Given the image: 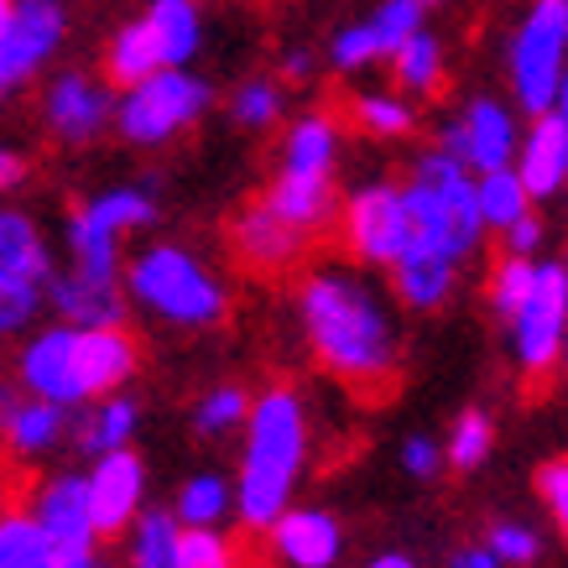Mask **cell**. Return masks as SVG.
Wrapping results in <instances>:
<instances>
[{
    "instance_id": "6da1fadb",
    "label": "cell",
    "mask_w": 568,
    "mask_h": 568,
    "mask_svg": "<svg viewBox=\"0 0 568 568\" xmlns=\"http://www.w3.org/2000/svg\"><path fill=\"white\" fill-rule=\"evenodd\" d=\"M303 345L339 386L386 392L402 371L396 303L355 266H313L293 297Z\"/></svg>"
},
{
    "instance_id": "7a4b0ae2",
    "label": "cell",
    "mask_w": 568,
    "mask_h": 568,
    "mask_svg": "<svg viewBox=\"0 0 568 568\" xmlns=\"http://www.w3.org/2000/svg\"><path fill=\"white\" fill-rule=\"evenodd\" d=\"M313 448V417L308 402L293 386L251 396V413L241 428V465L230 475L235 490V521L245 532H266L287 506L297 500L303 469Z\"/></svg>"
},
{
    "instance_id": "3957f363",
    "label": "cell",
    "mask_w": 568,
    "mask_h": 568,
    "mask_svg": "<svg viewBox=\"0 0 568 568\" xmlns=\"http://www.w3.org/2000/svg\"><path fill=\"white\" fill-rule=\"evenodd\" d=\"M141 349L125 328H73V324H48L17 355V381L21 392L79 413L100 396L125 392V381L136 376Z\"/></svg>"
},
{
    "instance_id": "277c9868",
    "label": "cell",
    "mask_w": 568,
    "mask_h": 568,
    "mask_svg": "<svg viewBox=\"0 0 568 568\" xmlns=\"http://www.w3.org/2000/svg\"><path fill=\"white\" fill-rule=\"evenodd\" d=\"M121 293L141 313H152L168 328H220L230 318V287L220 272H209L189 245L152 241L131 261H121Z\"/></svg>"
},
{
    "instance_id": "5b68a950",
    "label": "cell",
    "mask_w": 568,
    "mask_h": 568,
    "mask_svg": "<svg viewBox=\"0 0 568 568\" xmlns=\"http://www.w3.org/2000/svg\"><path fill=\"white\" fill-rule=\"evenodd\" d=\"M402 204H407V224H413V241L407 245L444 256L448 266H465L480 251L485 224H480V209H475V178L448 152L417 156V173L402 189Z\"/></svg>"
},
{
    "instance_id": "8992f818",
    "label": "cell",
    "mask_w": 568,
    "mask_h": 568,
    "mask_svg": "<svg viewBox=\"0 0 568 568\" xmlns=\"http://www.w3.org/2000/svg\"><path fill=\"white\" fill-rule=\"evenodd\" d=\"M209 104H214L209 79H199L193 69H162L152 79H141V84L121 89L110 121L131 146H168V141H178L183 131L204 121Z\"/></svg>"
},
{
    "instance_id": "52a82bcc",
    "label": "cell",
    "mask_w": 568,
    "mask_h": 568,
    "mask_svg": "<svg viewBox=\"0 0 568 568\" xmlns=\"http://www.w3.org/2000/svg\"><path fill=\"white\" fill-rule=\"evenodd\" d=\"M568 0H532V11L521 17L511 52H506V73H511V94L527 115H548L564 110L568 94Z\"/></svg>"
},
{
    "instance_id": "ba28073f",
    "label": "cell",
    "mask_w": 568,
    "mask_h": 568,
    "mask_svg": "<svg viewBox=\"0 0 568 568\" xmlns=\"http://www.w3.org/2000/svg\"><path fill=\"white\" fill-rule=\"evenodd\" d=\"M156 220V199L152 189H104L94 199L69 214V256L79 276H94V282H121V245L125 235H136Z\"/></svg>"
},
{
    "instance_id": "9c48e42d",
    "label": "cell",
    "mask_w": 568,
    "mask_h": 568,
    "mask_svg": "<svg viewBox=\"0 0 568 568\" xmlns=\"http://www.w3.org/2000/svg\"><path fill=\"white\" fill-rule=\"evenodd\" d=\"M506 345L511 361L527 381H548L564 365L568 345V266L564 261H537L532 293L521 297V308L506 318Z\"/></svg>"
},
{
    "instance_id": "30bf717a",
    "label": "cell",
    "mask_w": 568,
    "mask_h": 568,
    "mask_svg": "<svg viewBox=\"0 0 568 568\" xmlns=\"http://www.w3.org/2000/svg\"><path fill=\"white\" fill-rule=\"evenodd\" d=\"M69 37V6L63 0H11L0 27V84L6 94L52 63V52Z\"/></svg>"
},
{
    "instance_id": "8fae6325",
    "label": "cell",
    "mask_w": 568,
    "mask_h": 568,
    "mask_svg": "<svg viewBox=\"0 0 568 568\" xmlns=\"http://www.w3.org/2000/svg\"><path fill=\"white\" fill-rule=\"evenodd\" d=\"M413 241L407 204L396 183H365L345 199V245L361 266H392Z\"/></svg>"
},
{
    "instance_id": "7c38bea8",
    "label": "cell",
    "mask_w": 568,
    "mask_h": 568,
    "mask_svg": "<svg viewBox=\"0 0 568 568\" xmlns=\"http://www.w3.org/2000/svg\"><path fill=\"white\" fill-rule=\"evenodd\" d=\"M517 121L500 100H469L459 104V115L444 125L438 136V152H448L465 173H496V168H511L517 156Z\"/></svg>"
},
{
    "instance_id": "4fadbf2b",
    "label": "cell",
    "mask_w": 568,
    "mask_h": 568,
    "mask_svg": "<svg viewBox=\"0 0 568 568\" xmlns=\"http://www.w3.org/2000/svg\"><path fill=\"white\" fill-rule=\"evenodd\" d=\"M84 496H89L94 532L100 537L125 532V527L146 511V459H141L136 448L100 454V459L84 469Z\"/></svg>"
},
{
    "instance_id": "5bb4252c",
    "label": "cell",
    "mask_w": 568,
    "mask_h": 568,
    "mask_svg": "<svg viewBox=\"0 0 568 568\" xmlns=\"http://www.w3.org/2000/svg\"><path fill=\"white\" fill-rule=\"evenodd\" d=\"M27 517L48 532V542L58 552H94L100 532L89 517V496H84V469H52L32 485L27 500Z\"/></svg>"
},
{
    "instance_id": "9a60e30c",
    "label": "cell",
    "mask_w": 568,
    "mask_h": 568,
    "mask_svg": "<svg viewBox=\"0 0 568 568\" xmlns=\"http://www.w3.org/2000/svg\"><path fill=\"white\" fill-rule=\"evenodd\" d=\"M110 110H115V94L79 69L52 73L48 89H42V121H48L52 141H63V146L100 141L104 125H110Z\"/></svg>"
},
{
    "instance_id": "2e32d148",
    "label": "cell",
    "mask_w": 568,
    "mask_h": 568,
    "mask_svg": "<svg viewBox=\"0 0 568 568\" xmlns=\"http://www.w3.org/2000/svg\"><path fill=\"white\" fill-rule=\"evenodd\" d=\"M272 552L282 568H339L345 558V527L324 506H287L282 517L266 527Z\"/></svg>"
},
{
    "instance_id": "e0dca14e",
    "label": "cell",
    "mask_w": 568,
    "mask_h": 568,
    "mask_svg": "<svg viewBox=\"0 0 568 568\" xmlns=\"http://www.w3.org/2000/svg\"><path fill=\"white\" fill-rule=\"evenodd\" d=\"M511 173L527 189V199H558L568 183V115L548 110L532 115L527 136H517V156H511Z\"/></svg>"
},
{
    "instance_id": "ac0fdd59",
    "label": "cell",
    "mask_w": 568,
    "mask_h": 568,
    "mask_svg": "<svg viewBox=\"0 0 568 568\" xmlns=\"http://www.w3.org/2000/svg\"><path fill=\"white\" fill-rule=\"evenodd\" d=\"M42 303H52L58 324H73V328H121L125 318L121 282H94V276H79L73 266L48 276Z\"/></svg>"
},
{
    "instance_id": "d6986e66",
    "label": "cell",
    "mask_w": 568,
    "mask_h": 568,
    "mask_svg": "<svg viewBox=\"0 0 568 568\" xmlns=\"http://www.w3.org/2000/svg\"><path fill=\"white\" fill-rule=\"evenodd\" d=\"M272 220H282L287 230H297L303 241H313L334 214H339V193L334 178H313V173H276L272 189L256 199Z\"/></svg>"
},
{
    "instance_id": "ffe728a7",
    "label": "cell",
    "mask_w": 568,
    "mask_h": 568,
    "mask_svg": "<svg viewBox=\"0 0 568 568\" xmlns=\"http://www.w3.org/2000/svg\"><path fill=\"white\" fill-rule=\"evenodd\" d=\"M63 444H69V413L63 407H48L37 396H17L11 413L0 417V454L17 459V465H37Z\"/></svg>"
},
{
    "instance_id": "44dd1931",
    "label": "cell",
    "mask_w": 568,
    "mask_h": 568,
    "mask_svg": "<svg viewBox=\"0 0 568 568\" xmlns=\"http://www.w3.org/2000/svg\"><path fill=\"white\" fill-rule=\"evenodd\" d=\"M136 433H141V402L136 396H100L79 407V417H69V438L79 444L84 459H100V454H115V448H136Z\"/></svg>"
},
{
    "instance_id": "7402d4cb",
    "label": "cell",
    "mask_w": 568,
    "mask_h": 568,
    "mask_svg": "<svg viewBox=\"0 0 568 568\" xmlns=\"http://www.w3.org/2000/svg\"><path fill=\"white\" fill-rule=\"evenodd\" d=\"M308 245L313 241H303L297 230H287L282 220H272L261 204H251L241 220H235V251H241V261L251 266V272H287V266L303 261Z\"/></svg>"
},
{
    "instance_id": "603a6c76",
    "label": "cell",
    "mask_w": 568,
    "mask_h": 568,
    "mask_svg": "<svg viewBox=\"0 0 568 568\" xmlns=\"http://www.w3.org/2000/svg\"><path fill=\"white\" fill-rule=\"evenodd\" d=\"M386 272H392L396 297H402L407 308H417V313L444 308L448 297H454V282H459V266H448L444 256L417 251V245H407V251H402Z\"/></svg>"
},
{
    "instance_id": "cb8c5ba5",
    "label": "cell",
    "mask_w": 568,
    "mask_h": 568,
    "mask_svg": "<svg viewBox=\"0 0 568 568\" xmlns=\"http://www.w3.org/2000/svg\"><path fill=\"white\" fill-rule=\"evenodd\" d=\"M141 21L156 37L162 69H189L199 58V48H204V11H199V0H152Z\"/></svg>"
},
{
    "instance_id": "d4e9b609",
    "label": "cell",
    "mask_w": 568,
    "mask_h": 568,
    "mask_svg": "<svg viewBox=\"0 0 568 568\" xmlns=\"http://www.w3.org/2000/svg\"><path fill=\"white\" fill-rule=\"evenodd\" d=\"M339 162V121L324 110H308L287 125L282 141V173H313V178H334Z\"/></svg>"
},
{
    "instance_id": "484cf974",
    "label": "cell",
    "mask_w": 568,
    "mask_h": 568,
    "mask_svg": "<svg viewBox=\"0 0 568 568\" xmlns=\"http://www.w3.org/2000/svg\"><path fill=\"white\" fill-rule=\"evenodd\" d=\"M0 276H17L32 287H48L52 276L48 241H42L32 214H21V209H0Z\"/></svg>"
},
{
    "instance_id": "4316f807",
    "label": "cell",
    "mask_w": 568,
    "mask_h": 568,
    "mask_svg": "<svg viewBox=\"0 0 568 568\" xmlns=\"http://www.w3.org/2000/svg\"><path fill=\"white\" fill-rule=\"evenodd\" d=\"M173 521L178 527H224V521L235 517V490H230V475L220 469H199L189 480L178 485L173 496Z\"/></svg>"
},
{
    "instance_id": "83f0119b",
    "label": "cell",
    "mask_w": 568,
    "mask_h": 568,
    "mask_svg": "<svg viewBox=\"0 0 568 568\" xmlns=\"http://www.w3.org/2000/svg\"><path fill=\"white\" fill-rule=\"evenodd\" d=\"M104 73L115 79L121 89L141 84V79H152V73H162V52H156V37L146 21H125L121 32L110 37V48H104Z\"/></svg>"
},
{
    "instance_id": "f1b7e54d",
    "label": "cell",
    "mask_w": 568,
    "mask_h": 568,
    "mask_svg": "<svg viewBox=\"0 0 568 568\" xmlns=\"http://www.w3.org/2000/svg\"><path fill=\"white\" fill-rule=\"evenodd\" d=\"M444 448V465L469 475V469H480L490 454H496V417L485 413V407H465V413L454 417V428L448 438H438Z\"/></svg>"
},
{
    "instance_id": "f546056e",
    "label": "cell",
    "mask_w": 568,
    "mask_h": 568,
    "mask_svg": "<svg viewBox=\"0 0 568 568\" xmlns=\"http://www.w3.org/2000/svg\"><path fill=\"white\" fill-rule=\"evenodd\" d=\"M52 564H58V548L27 517V506L0 511V568H52Z\"/></svg>"
},
{
    "instance_id": "4dcf8cb0",
    "label": "cell",
    "mask_w": 568,
    "mask_h": 568,
    "mask_svg": "<svg viewBox=\"0 0 568 568\" xmlns=\"http://www.w3.org/2000/svg\"><path fill=\"white\" fill-rule=\"evenodd\" d=\"M392 69H396V84L407 94H433L444 84V42L423 27V32H413L392 52Z\"/></svg>"
},
{
    "instance_id": "1f68e13d",
    "label": "cell",
    "mask_w": 568,
    "mask_h": 568,
    "mask_svg": "<svg viewBox=\"0 0 568 568\" xmlns=\"http://www.w3.org/2000/svg\"><path fill=\"white\" fill-rule=\"evenodd\" d=\"M173 552H178L173 511H141L125 527V564L131 568H173Z\"/></svg>"
},
{
    "instance_id": "d6a6232c",
    "label": "cell",
    "mask_w": 568,
    "mask_h": 568,
    "mask_svg": "<svg viewBox=\"0 0 568 568\" xmlns=\"http://www.w3.org/2000/svg\"><path fill=\"white\" fill-rule=\"evenodd\" d=\"M475 209H480L485 230H506V224H517L521 214H532V199H527V189L517 183L511 168H496V173L475 178Z\"/></svg>"
},
{
    "instance_id": "836d02e7",
    "label": "cell",
    "mask_w": 568,
    "mask_h": 568,
    "mask_svg": "<svg viewBox=\"0 0 568 568\" xmlns=\"http://www.w3.org/2000/svg\"><path fill=\"white\" fill-rule=\"evenodd\" d=\"M361 32L381 63V58H392L413 32H423V6H417V0H381L376 11L361 21Z\"/></svg>"
},
{
    "instance_id": "e575fe53",
    "label": "cell",
    "mask_w": 568,
    "mask_h": 568,
    "mask_svg": "<svg viewBox=\"0 0 568 568\" xmlns=\"http://www.w3.org/2000/svg\"><path fill=\"white\" fill-rule=\"evenodd\" d=\"M245 413H251V392L235 386V381H224V386H209V392L199 396L193 428L204 433V438H230V433L245 428Z\"/></svg>"
},
{
    "instance_id": "d590c367",
    "label": "cell",
    "mask_w": 568,
    "mask_h": 568,
    "mask_svg": "<svg viewBox=\"0 0 568 568\" xmlns=\"http://www.w3.org/2000/svg\"><path fill=\"white\" fill-rule=\"evenodd\" d=\"M173 568H241V548L224 527H178Z\"/></svg>"
},
{
    "instance_id": "8d00e7d4",
    "label": "cell",
    "mask_w": 568,
    "mask_h": 568,
    "mask_svg": "<svg viewBox=\"0 0 568 568\" xmlns=\"http://www.w3.org/2000/svg\"><path fill=\"white\" fill-rule=\"evenodd\" d=\"M485 548L496 552L500 568H537V564H542V552H548V537L537 532L532 521L500 517V521H490V532H485Z\"/></svg>"
},
{
    "instance_id": "74e56055",
    "label": "cell",
    "mask_w": 568,
    "mask_h": 568,
    "mask_svg": "<svg viewBox=\"0 0 568 568\" xmlns=\"http://www.w3.org/2000/svg\"><path fill=\"white\" fill-rule=\"evenodd\" d=\"M355 125H361L365 136L396 141V136H413L417 115L402 94H355Z\"/></svg>"
},
{
    "instance_id": "f35d334b",
    "label": "cell",
    "mask_w": 568,
    "mask_h": 568,
    "mask_svg": "<svg viewBox=\"0 0 568 568\" xmlns=\"http://www.w3.org/2000/svg\"><path fill=\"white\" fill-rule=\"evenodd\" d=\"M230 115L241 131H266L282 115V84L276 79H245L235 94H230Z\"/></svg>"
},
{
    "instance_id": "ab89813d",
    "label": "cell",
    "mask_w": 568,
    "mask_h": 568,
    "mask_svg": "<svg viewBox=\"0 0 568 568\" xmlns=\"http://www.w3.org/2000/svg\"><path fill=\"white\" fill-rule=\"evenodd\" d=\"M532 276H537L532 256H500L496 261V272H490V308H496L500 324L521 308V297L532 293Z\"/></svg>"
},
{
    "instance_id": "60d3db41",
    "label": "cell",
    "mask_w": 568,
    "mask_h": 568,
    "mask_svg": "<svg viewBox=\"0 0 568 568\" xmlns=\"http://www.w3.org/2000/svg\"><path fill=\"white\" fill-rule=\"evenodd\" d=\"M42 313V287L32 282H17V276H0V339L11 334H27Z\"/></svg>"
},
{
    "instance_id": "b9f144b4",
    "label": "cell",
    "mask_w": 568,
    "mask_h": 568,
    "mask_svg": "<svg viewBox=\"0 0 568 568\" xmlns=\"http://www.w3.org/2000/svg\"><path fill=\"white\" fill-rule=\"evenodd\" d=\"M537 500H542V511L552 517V527H564L568 521V459H548V465L537 469Z\"/></svg>"
},
{
    "instance_id": "7bdbcfd3",
    "label": "cell",
    "mask_w": 568,
    "mask_h": 568,
    "mask_svg": "<svg viewBox=\"0 0 568 568\" xmlns=\"http://www.w3.org/2000/svg\"><path fill=\"white\" fill-rule=\"evenodd\" d=\"M396 459H402V469H407L413 480H433V475L444 469V448H438V438H428V433H407Z\"/></svg>"
},
{
    "instance_id": "ee69618b",
    "label": "cell",
    "mask_w": 568,
    "mask_h": 568,
    "mask_svg": "<svg viewBox=\"0 0 568 568\" xmlns=\"http://www.w3.org/2000/svg\"><path fill=\"white\" fill-rule=\"evenodd\" d=\"M500 235H506V256H532V251H542V235H548V230H542L537 214H521V220L506 224Z\"/></svg>"
},
{
    "instance_id": "f6af8a7d",
    "label": "cell",
    "mask_w": 568,
    "mask_h": 568,
    "mask_svg": "<svg viewBox=\"0 0 568 568\" xmlns=\"http://www.w3.org/2000/svg\"><path fill=\"white\" fill-rule=\"evenodd\" d=\"M27 173H32V162H27L17 146H6V141H0V193L21 189V183H27Z\"/></svg>"
},
{
    "instance_id": "bcb514c9",
    "label": "cell",
    "mask_w": 568,
    "mask_h": 568,
    "mask_svg": "<svg viewBox=\"0 0 568 568\" xmlns=\"http://www.w3.org/2000/svg\"><path fill=\"white\" fill-rule=\"evenodd\" d=\"M448 568H500L496 552L485 548V542H465V548L448 552Z\"/></svg>"
},
{
    "instance_id": "7dc6e473",
    "label": "cell",
    "mask_w": 568,
    "mask_h": 568,
    "mask_svg": "<svg viewBox=\"0 0 568 568\" xmlns=\"http://www.w3.org/2000/svg\"><path fill=\"white\" fill-rule=\"evenodd\" d=\"M365 568H417V564H413V552L386 548V552H371V558H365Z\"/></svg>"
},
{
    "instance_id": "c3c4849f",
    "label": "cell",
    "mask_w": 568,
    "mask_h": 568,
    "mask_svg": "<svg viewBox=\"0 0 568 568\" xmlns=\"http://www.w3.org/2000/svg\"><path fill=\"white\" fill-rule=\"evenodd\" d=\"M52 568H104V558H100V548L94 552H58Z\"/></svg>"
},
{
    "instance_id": "681fc988",
    "label": "cell",
    "mask_w": 568,
    "mask_h": 568,
    "mask_svg": "<svg viewBox=\"0 0 568 568\" xmlns=\"http://www.w3.org/2000/svg\"><path fill=\"white\" fill-rule=\"evenodd\" d=\"M282 73H287V79H308L313 58H308V52H287V58H282Z\"/></svg>"
},
{
    "instance_id": "f907efd6",
    "label": "cell",
    "mask_w": 568,
    "mask_h": 568,
    "mask_svg": "<svg viewBox=\"0 0 568 568\" xmlns=\"http://www.w3.org/2000/svg\"><path fill=\"white\" fill-rule=\"evenodd\" d=\"M11 402H17V392H11V386H6V381H0V417L11 413Z\"/></svg>"
},
{
    "instance_id": "816d5d0a",
    "label": "cell",
    "mask_w": 568,
    "mask_h": 568,
    "mask_svg": "<svg viewBox=\"0 0 568 568\" xmlns=\"http://www.w3.org/2000/svg\"><path fill=\"white\" fill-rule=\"evenodd\" d=\"M6 11H11V0H0V27H6Z\"/></svg>"
},
{
    "instance_id": "f5cc1de1",
    "label": "cell",
    "mask_w": 568,
    "mask_h": 568,
    "mask_svg": "<svg viewBox=\"0 0 568 568\" xmlns=\"http://www.w3.org/2000/svg\"><path fill=\"white\" fill-rule=\"evenodd\" d=\"M417 6H423V11H428V6H438V0H417Z\"/></svg>"
},
{
    "instance_id": "db71d44e",
    "label": "cell",
    "mask_w": 568,
    "mask_h": 568,
    "mask_svg": "<svg viewBox=\"0 0 568 568\" xmlns=\"http://www.w3.org/2000/svg\"><path fill=\"white\" fill-rule=\"evenodd\" d=\"M0 100H6V84H0Z\"/></svg>"
}]
</instances>
